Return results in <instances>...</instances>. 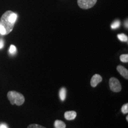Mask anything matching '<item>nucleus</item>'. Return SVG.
Instances as JSON below:
<instances>
[{
  "label": "nucleus",
  "instance_id": "nucleus-14",
  "mask_svg": "<svg viewBox=\"0 0 128 128\" xmlns=\"http://www.w3.org/2000/svg\"><path fill=\"white\" fill-rule=\"evenodd\" d=\"M28 128H44V126L39 125V124H30V125L28 127Z\"/></svg>",
  "mask_w": 128,
  "mask_h": 128
},
{
  "label": "nucleus",
  "instance_id": "nucleus-7",
  "mask_svg": "<svg viewBox=\"0 0 128 128\" xmlns=\"http://www.w3.org/2000/svg\"><path fill=\"white\" fill-rule=\"evenodd\" d=\"M65 118L68 120H74L76 116V113L74 111H68L65 113L64 114Z\"/></svg>",
  "mask_w": 128,
  "mask_h": 128
},
{
  "label": "nucleus",
  "instance_id": "nucleus-13",
  "mask_svg": "<svg viewBox=\"0 0 128 128\" xmlns=\"http://www.w3.org/2000/svg\"><path fill=\"white\" fill-rule=\"evenodd\" d=\"M122 112L124 114H127L128 112V104L126 103L124 104L122 108Z\"/></svg>",
  "mask_w": 128,
  "mask_h": 128
},
{
  "label": "nucleus",
  "instance_id": "nucleus-17",
  "mask_svg": "<svg viewBox=\"0 0 128 128\" xmlns=\"http://www.w3.org/2000/svg\"><path fill=\"white\" fill-rule=\"evenodd\" d=\"M0 128H8V126L6 124H0Z\"/></svg>",
  "mask_w": 128,
  "mask_h": 128
},
{
  "label": "nucleus",
  "instance_id": "nucleus-8",
  "mask_svg": "<svg viewBox=\"0 0 128 128\" xmlns=\"http://www.w3.org/2000/svg\"><path fill=\"white\" fill-rule=\"evenodd\" d=\"M55 128H66V124L64 122L60 120H56L55 122V124H54Z\"/></svg>",
  "mask_w": 128,
  "mask_h": 128
},
{
  "label": "nucleus",
  "instance_id": "nucleus-15",
  "mask_svg": "<svg viewBox=\"0 0 128 128\" xmlns=\"http://www.w3.org/2000/svg\"><path fill=\"white\" fill-rule=\"evenodd\" d=\"M9 52L11 54H14L16 52V48L14 45H11L10 48Z\"/></svg>",
  "mask_w": 128,
  "mask_h": 128
},
{
  "label": "nucleus",
  "instance_id": "nucleus-3",
  "mask_svg": "<svg viewBox=\"0 0 128 128\" xmlns=\"http://www.w3.org/2000/svg\"><path fill=\"white\" fill-rule=\"evenodd\" d=\"M110 88L113 92H119L122 90V87L119 81L117 78L112 77L109 80Z\"/></svg>",
  "mask_w": 128,
  "mask_h": 128
},
{
  "label": "nucleus",
  "instance_id": "nucleus-6",
  "mask_svg": "<svg viewBox=\"0 0 128 128\" xmlns=\"http://www.w3.org/2000/svg\"><path fill=\"white\" fill-rule=\"evenodd\" d=\"M117 70L120 73L121 76H122L124 78L128 79V71L127 69H126L124 66L119 65L117 67Z\"/></svg>",
  "mask_w": 128,
  "mask_h": 128
},
{
  "label": "nucleus",
  "instance_id": "nucleus-10",
  "mask_svg": "<svg viewBox=\"0 0 128 128\" xmlns=\"http://www.w3.org/2000/svg\"><path fill=\"white\" fill-rule=\"evenodd\" d=\"M118 38L122 42H128V36L124 34H119Z\"/></svg>",
  "mask_w": 128,
  "mask_h": 128
},
{
  "label": "nucleus",
  "instance_id": "nucleus-9",
  "mask_svg": "<svg viewBox=\"0 0 128 128\" xmlns=\"http://www.w3.org/2000/svg\"><path fill=\"white\" fill-rule=\"evenodd\" d=\"M66 89H65L64 87L62 88L60 91V100L62 101L65 100V98H66Z\"/></svg>",
  "mask_w": 128,
  "mask_h": 128
},
{
  "label": "nucleus",
  "instance_id": "nucleus-2",
  "mask_svg": "<svg viewBox=\"0 0 128 128\" xmlns=\"http://www.w3.org/2000/svg\"><path fill=\"white\" fill-rule=\"evenodd\" d=\"M7 97L12 104L21 106L24 103L25 98L23 94L15 91H10L8 92Z\"/></svg>",
  "mask_w": 128,
  "mask_h": 128
},
{
  "label": "nucleus",
  "instance_id": "nucleus-11",
  "mask_svg": "<svg viewBox=\"0 0 128 128\" xmlns=\"http://www.w3.org/2000/svg\"><path fill=\"white\" fill-rule=\"evenodd\" d=\"M120 60L123 62H128V54H124L120 56Z\"/></svg>",
  "mask_w": 128,
  "mask_h": 128
},
{
  "label": "nucleus",
  "instance_id": "nucleus-12",
  "mask_svg": "<svg viewBox=\"0 0 128 128\" xmlns=\"http://www.w3.org/2000/svg\"><path fill=\"white\" fill-rule=\"evenodd\" d=\"M120 23L119 21L116 20L115 21L114 23H113V24L111 25V28L113 29H115V28H118L120 26Z\"/></svg>",
  "mask_w": 128,
  "mask_h": 128
},
{
  "label": "nucleus",
  "instance_id": "nucleus-16",
  "mask_svg": "<svg viewBox=\"0 0 128 128\" xmlns=\"http://www.w3.org/2000/svg\"><path fill=\"white\" fill-rule=\"evenodd\" d=\"M4 46V42L2 40H0V49H2Z\"/></svg>",
  "mask_w": 128,
  "mask_h": 128
},
{
  "label": "nucleus",
  "instance_id": "nucleus-18",
  "mask_svg": "<svg viewBox=\"0 0 128 128\" xmlns=\"http://www.w3.org/2000/svg\"><path fill=\"white\" fill-rule=\"evenodd\" d=\"M126 120H127V121H128V116H126Z\"/></svg>",
  "mask_w": 128,
  "mask_h": 128
},
{
  "label": "nucleus",
  "instance_id": "nucleus-1",
  "mask_svg": "<svg viewBox=\"0 0 128 128\" xmlns=\"http://www.w3.org/2000/svg\"><path fill=\"white\" fill-rule=\"evenodd\" d=\"M17 18V14L12 11L4 12L0 19V34L6 35L12 32Z\"/></svg>",
  "mask_w": 128,
  "mask_h": 128
},
{
  "label": "nucleus",
  "instance_id": "nucleus-5",
  "mask_svg": "<svg viewBox=\"0 0 128 128\" xmlns=\"http://www.w3.org/2000/svg\"><path fill=\"white\" fill-rule=\"evenodd\" d=\"M102 76L98 74H95L92 76L91 80V86L92 87H95L98 85L99 83L102 81Z\"/></svg>",
  "mask_w": 128,
  "mask_h": 128
},
{
  "label": "nucleus",
  "instance_id": "nucleus-4",
  "mask_svg": "<svg viewBox=\"0 0 128 128\" xmlns=\"http://www.w3.org/2000/svg\"><path fill=\"white\" fill-rule=\"evenodd\" d=\"M97 0H78L77 2L80 8L82 9H88L93 7Z\"/></svg>",
  "mask_w": 128,
  "mask_h": 128
}]
</instances>
